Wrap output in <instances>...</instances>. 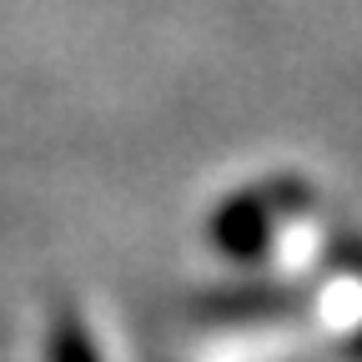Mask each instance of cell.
I'll list each match as a JSON object with an SVG mask.
<instances>
[{"label":"cell","instance_id":"1","mask_svg":"<svg viewBox=\"0 0 362 362\" xmlns=\"http://www.w3.org/2000/svg\"><path fill=\"white\" fill-rule=\"evenodd\" d=\"M51 362H101V352H96V342H90L86 327H66L56 352H51Z\"/></svg>","mask_w":362,"mask_h":362}]
</instances>
